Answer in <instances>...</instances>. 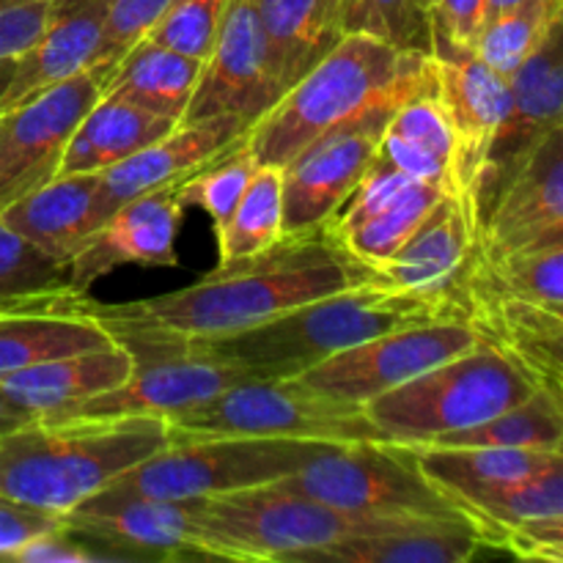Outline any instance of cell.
<instances>
[{
	"mask_svg": "<svg viewBox=\"0 0 563 563\" xmlns=\"http://www.w3.org/2000/svg\"><path fill=\"white\" fill-rule=\"evenodd\" d=\"M366 280L368 269L317 225L284 234L251 256L220 262L185 289L113 306L77 297L69 308L97 319L113 341H201L253 328Z\"/></svg>",
	"mask_w": 563,
	"mask_h": 563,
	"instance_id": "cell-1",
	"label": "cell"
},
{
	"mask_svg": "<svg viewBox=\"0 0 563 563\" xmlns=\"http://www.w3.org/2000/svg\"><path fill=\"white\" fill-rule=\"evenodd\" d=\"M434 319H465L451 295H421L366 284L278 313L253 328L201 341H152L192 346L245 366L256 377H297L317 363L374 335ZM467 322V319H465ZM124 344V341H121Z\"/></svg>",
	"mask_w": 563,
	"mask_h": 563,
	"instance_id": "cell-2",
	"label": "cell"
},
{
	"mask_svg": "<svg viewBox=\"0 0 563 563\" xmlns=\"http://www.w3.org/2000/svg\"><path fill=\"white\" fill-rule=\"evenodd\" d=\"M427 88H432V55L346 33L247 130L245 143L258 163L280 168L328 130L363 115L394 113Z\"/></svg>",
	"mask_w": 563,
	"mask_h": 563,
	"instance_id": "cell-3",
	"label": "cell"
},
{
	"mask_svg": "<svg viewBox=\"0 0 563 563\" xmlns=\"http://www.w3.org/2000/svg\"><path fill=\"white\" fill-rule=\"evenodd\" d=\"M168 443L157 416L36 418L0 434V498L60 517Z\"/></svg>",
	"mask_w": 563,
	"mask_h": 563,
	"instance_id": "cell-4",
	"label": "cell"
},
{
	"mask_svg": "<svg viewBox=\"0 0 563 563\" xmlns=\"http://www.w3.org/2000/svg\"><path fill=\"white\" fill-rule=\"evenodd\" d=\"M537 383L489 344H476L363 405L388 443L418 445L445 432L476 427L517 401Z\"/></svg>",
	"mask_w": 563,
	"mask_h": 563,
	"instance_id": "cell-5",
	"label": "cell"
},
{
	"mask_svg": "<svg viewBox=\"0 0 563 563\" xmlns=\"http://www.w3.org/2000/svg\"><path fill=\"white\" fill-rule=\"evenodd\" d=\"M198 515L207 559L275 563H311L313 555L341 539L405 522L346 515L278 484L198 498Z\"/></svg>",
	"mask_w": 563,
	"mask_h": 563,
	"instance_id": "cell-6",
	"label": "cell"
},
{
	"mask_svg": "<svg viewBox=\"0 0 563 563\" xmlns=\"http://www.w3.org/2000/svg\"><path fill=\"white\" fill-rule=\"evenodd\" d=\"M328 445L335 443L245 438V434L170 438L163 451L137 462L104 489L157 500L214 498V495L284 482L286 476L306 467L313 456L322 454Z\"/></svg>",
	"mask_w": 563,
	"mask_h": 563,
	"instance_id": "cell-7",
	"label": "cell"
},
{
	"mask_svg": "<svg viewBox=\"0 0 563 563\" xmlns=\"http://www.w3.org/2000/svg\"><path fill=\"white\" fill-rule=\"evenodd\" d=\"M289 493L357 517L388 520H456L471 522L443 489L429 482L410 445L344 443L328 445L306 467L275 482ZM473 526V522H471Z\"/></svg>",
	"mask_w": 563,
	"mask_h": 563,
	"instance_id": "cell-8",
	"label": "cell"
},
{
	"mask_svg": "<svg viewBox=\"0 0 563 563\" xmlns=\"http://www.w3.org/2000/svg\"><path fill=\"white\" fill-rule=\"evenodd\" d=\"M170 438H295L319 443L388 440L368 421L366 410L350 401L317 394L297 377H258L220 390L212 399L168 418Z\"/></svg>",
	"mask_w": 563,
	"mask_h": 563,
	"instance_id": "cell-9",
	"label": "cell"
},
{
	"mask_svg": "<svg viewBox=\"0 0 563 563\" xmlns=\"http://www.w3.org/2000/svg\"><path fill=\"white\" fill-rule=\"evenodd\" d=\"M476 344H482V339L471 322L434 319L374 335L297 374V379L317 394L363 407L374 396L473 350Z\"/></svg>",
	"mask_w": 563,
	"mask_h": 563,
	"instance_id": "cell-10",
	"label": "cell"
},
{
	"mask_svg": "<svg viewBox=\"0 0 563 563\" xmlns=\"http://www.w3.org/2000/svg\"><path fill=\"white\" fill-rule=\"evenodd\" d=\"M124 346L135 361L130 377L113 390H104L77 405L64 418L157 416L168 421L231 385L258 379L240 363L192 346L152 344V341H124Z\"/></svg>",
	"mask_w": 563,
	"mask_h": 563,
	"instance_id": "cell-11",
	"label": "cell"
},
{
	"mask_svg": "<svg viewBox=\"0 0 563 563\" xmlns=\"http://www.w3.org/2000/svg\"><path fill=\"white\" fill-rule=\"evenodd\" d=\"M432 82L451 135L445 192L456 196V201L476 220L473 201L478 179L495 135L509 113V77L489 69L476 53L432 47Z\"/></svg>",
	"mask_w": 563,
	"mask_h": 563,
	"instance_id": "cell-12",
	"label": "cell"
},
{
	"mask_svg": "<svg viewBox=\"0 0 563 563\" xmlns=\"http://www.w3.org/2000/svg\"><path fill=\"white\" fill-rule=\"evenodd\" d=\"M102 97V82L82 69L0 110V209L58 174L71 132Z\"/></svg>",
	"mask_w": 563,
	"mask_h": 563,
	"instance_id": "cell-13",
	"label": "cell"
},
{
	"mask_svg": "<svg viewBox=\"0 0 563 563\" xmlns=\"http://www.w3.org/2000/svg\"><path fill=\"white\" fill-rule=\"evenodd\" d=\"M60 520L82 542L99 544L115 561L207 559L198 498L157 500L99 489Z\"/></svg>",
	"mask_w": 563,
	"mask_h": 563,
	"instance_id": "cell-14",
	"label": "cell"
},
{
	"mask_svg": "<svg viewBox=\"0 0 563 563\" xmlns=\"http://www.w3.org/2000/svg\"><path fill=\"white\" fill-rule=\"evenodd\" d=\"M390 113H372L328 130L295 154L284 174V234L322 225L361 185L377 157Z\"/></svg>",
	"mask_w": 563,
	"mask_h": 563,
	"instance_id": "cell-15",
	"label": "cell"
},
{
	"mask_svg": "<svg viewBox=\"0 0 563 563\" xmlns=\"http://www.w3.org/2000/svg\"><path fill=\"white\" fill-rule=\"evenodd\" d=\"M280 99L264 47L262 22L253 0H229L218 42L203 60L201 77L181 121L236 115L256 124Z\"/></svg>",
	"mask_w": 563,
	"mask_h": 563,
	"instance_id": "cell-16",
	"label": "cell"
},
{
	"mask_svg": "<svg viewBox=\"0 0 563 563\" xmlns=\"http://www.w3.org/2000/svg\"><path fill=\"white\" fill-rule=\"evenodd\" d=\"M561 36L563 25L553 27L550 36L509 75V113H506L493 148H489L476 187V201H473L478 231H482L484 214L489 212L500 187L520 168V163L533 152V146L553 126L563 124Z\"/></svg>",
	"mask_w": 563,
	"mask_h": 563,
	"instance_id": "cell-17",
	"label": "cell"
},
{
	"mask_svg": "<svg viewBox=\"0 0 563 563\" xmlns=\"http://www.w3.org/2000/svg\"><path fill=\"white\" fill-rule=\"evenodd\" d=\"M251 124L236 115H212L201 121H179L170 132L130 154L121 163L99 170L97 192H93L91 223H99L119 212L124 203L163 187H176L212 163L218 154L234 146L247 135Z\"/></svg>",
	"mask_w": 563,
	"mask_h": 563,
	"instance_id": "cell-18",
	"label": "cell"
},
{
	"mask_svg": "<svg viewBox=\"0 0 563 563\" xmlns=\"http://www.w3.org/2000/svg\"><path fill=\"white\" fill-rule=\"evenodd\" d=\"M443 192V185L410 179L374 157L361 185L322 225L346 256L372 269L410 236Z\"/></svg>",
	"mask_w": 563,
	"mask_h": 563,
	"instance_id": "cell-19",
	"label": "cell"
},
{
	"mask_svg": "<svg viewBox=\"0 0 563 563\" xmlns=\"http://www.w3.org/2000/svg\"><path fill=\"white\" fill-rule=\"evenodd\" d=\"M181 218L185 207L176 201V187L152 190L124 203L71 253L66 264V286L71 295L86 297L99 278L126 264L179 267L176 240H179Z\"/></svg>",
	"mask_w": 563,
	"mask_h": 563,
	"instance_id": "cell-20",
	"label": "cell"
},
{
	"mask_svg": "<svg viewBox=\"0 0 563 563\" xmlns=\"http://www.w3.org/2000/svg\"><path fill=\"white\" fill-rule=\"evenodd\" d=\"M478 236L493 256L563 245V124L553 126L500 187Z\"/></svg>",
	"mask_w": 563,
	"mask_h": 563,
	"instance_id": "cell-21",
	"label": "cell"
},
{
	"mask_svg": "<svg viewBox=\"0 0 563 563\" xmlns=\"http://www.w3.org/2000/svg\"><path fill=\"white\" fill-rule=\"evenodd\" d=\"M476 242V220L456 196L443 192L410 236L385 262L368 269V280L396 291L451 295L462 308L460 275Z\"/></svg>",
	"mask_w": 563,
	"mask_h": 563,
	"instance_id": "cell-22",
	"label": "cell"
},
{
	"mask_svg": "<svg viewBox=\"0 0 563 563\" xmlns=\"http://www.w3.org/2000/svg\"><path fill=\"white\" fill-rule=\"evenodd\" d=\"M110 0H49L42 33L14 58L0 110L91 69L108 20Z\"/></svg>",
	"mask_w": 563,
	"mask_h": 563,
	"instance_id": "cell-23",
	"label": "cell"
},
{
	"mask_svg": "<svg viewBox=\"0 0 563 563\" xmlns=\"http://www.w3.org/2000/svg\"><path fill=\"white\" fill-rule=\"evenodd\" d=\"M135 368L130 350L119 341L99 350L75 352L33 363L0 377V394L33 418H64L91 396L113 390Z\"/></svg>",
	"mask_w": 563,
	"mask_h": 563,
	"instance_id": "cell-24",
	"label": "cell"
},
{
	"mask_svg": "<svg viewBox=\"0 0 563 563\" xmlns=\"http://www.w3.org/2000/svg\"><path fill=\"white\" fill-rule=\"evenodd\" d=\"M99 174H58L36 190L14 198L0 209V218L11 231L47 253L60 264H69L71 253L93 231L91 207Z\"/></svg>",
	"mask_w": 563,
	"mask_h": 563,
	"instance_id": "cell-25",
	"label": "cell"
},
{
	"mask_svg": "<svg viewBox=\"0 0 563 563\" xmlns=\"http://www.w3.org/2000/svg\"><path fill=\"white\" fill-rule=\"evenodd\" d=\"M280 97L346 36L341 0H253Z\"/></svg>",
	"mask_w": 563,
	"mask_h": 563,
	"instance_id": "cell-26",
	"label": "cell"
},
{
	"mask_svg": "<svg viewBox=\"0 0 563 563\" xmlns=\"http://www.w3.org/2000/svg\"><path fill=\"white\" fill-rule=\"evenodd\" d=\"M429 482L449 495L451 504L467 511L509 484L522 482L563 456V451L531 449H445V445H410ZM471 520V517H467Z\"/></svg>",
	"mask_w": 563,
	"mask_h": 563,
	"instance_id": "cell-27",
	"label": "cell"
},
{
	"mask_svg": "<svg viewBox=\"0 0 563 563\" xmlns=\"http://www.w3.org/2000/svg\"><path fill=\"white\" fill-rule=\"evenodd\" d=\"M476 528L456 520H405L330 544L311 563H465L482 550Z\"/></svg>",
	"mask_w": 563,
	"mask_h": 563,
	"instance_id": "cell-28",
	"label": "cell"
},
{
	"mask_svg": "<svg viewBox=\"0 0 563 563\" xmlns=\"http://www.w3.org/2000/svg\"><path fill=\"white\" fill-rule=\"evenodd\" d=\"M179 121L157 115L124 99L99 97L91 104L60 157L58 174H99L110 165L121 163L130 154L141 152L170 132ZM55 174V176H58Z\"/></svg>",
	"mask_w": 563,
	"mask_h": 563,
	"instance_id": "cell-29",
	"label": "cell"
},
{
	"mask_svg": "<svg viewBox=\"0 0 563 563\" xmlns=\"http://www.w3.org/2000/svg\"><path fill=\"white\" fill-rule=\"evenodd\" d=\"M201 69V58L181 55L143 36L110 71L102 86V97L124 99L143 110L181 121Z\"/></svg>",
	"mask_w": 563,
	"mask_h": 563,
	"instance_id": "cell-30",
	"label": "cell"
},
{
	"mask_svg": "<svg viewBox=\"0 0 563 563\" xmlns=\"http://www.w3.org/2000/svg\"><path fill=\"white\" fill-rule=\"evenodd\" d=\"M377 157L410 179L449 187L451 135L434 97V82L390 113L379 135Z\"/></svg>",
	"mask_w": 563,
	"mask_h": 563,
	"instance_id": "cell-31",
	"label": "cell"
},
{
	"mask_svg": "<svg viewBox=\"0 0 563 563\" xmlns=\"http://www.w3.org/2000/svg\"><path fill=\"white\" fill-rule=\"evenodd\" d=\"M113 344V335L80 311L0 313V377L33 363Z\"/></svg>",
	"mask_w": 563,
	"mask_h": 563,
	"instance_id": "cell-32",
	"label": "cell"
},
{
	"mask_svg": "<svg viewBox=\"0 0 563 563\" xmlns=\"http://www.w3.org/2000/svg\"><path fill=\"white\" fill-rule=\"evenodd\" d=\"M418 445H445V449H531L563 451V405L561 396L537 388L528 399L509 410L476 423V427L445 432Z\"/></svg>",
	"mask_w": 563,
	"mask_h": 563,
	"instance_id": "cell-33",
	"label": "cell"
},
{
	"mask_svg": "<svg viewBox=\"0 0 563 563\" xmlns=\"http://www.w3.org/2000/svg\"><path fill=\"white\" fill-rule=\"evenodd\" d=\"M478 539L487 548H500L511 531L533 522L563 520V456L522 482L498 489L467 511Z\"/></svg>",
	"mask_w": 563,
	"mask_h": 563,
	"instance_id": "cell-34",
	"label": "cell"
},
{
	"mask_svg": "<svg viewBox=\"0 0 563 563\" xmlns=\"http://www.w3.org/2000/svg\"><path fill=\"white\" fill-rule=\"evenodd\" d=\"M75 300L66 264L33 247L0 218V313L69 311Z\"/></svg>",
	"mask_w": 563,
	"mask_h": 563,
	"instance_id": "cell-35",
	"label": "cell"
},
{
	"mask_svg": "<svg viewBox=\"0 0 563 563\" xmlns=\"http://www.w3.org/2000/svg\"><path fill=\"white\" fill-rule=\"evenodd\" d=\"M214 234L220 262L251 256L284 236V174L278 165L258 163L234 212Z\"/></svg>",
	"mask_w": 563,
	"mask_h": 563,
	"instance_id": "cell-36",
	"label": "cell"
},
{
	"mask_svg": "<svg viewBox=\"0 0 563 563\" xmlns=\"http://www.w3.org/2000/svg\"><path fill=\"white\" fill-rule=\"evenodd\" d=\"M559 25H563V0H517L487 16L476 55L489 69L509 77Z\"/></svg>",
	"mask_w": 563,
	"mask_h": 563,
	"instance_id": "cell-37",
	"label": "cell"
},
{
	"mask_svg": "<svg viewBox=\"0 0 563 563\" xmlns=\"http://www.w3.org/2000/svg\"><path fill=\"white\" fill-rule=\"evenodd\" d=\"M245 141L247 135L231 148H225L223 154H218L201 170H196V174L176 185V201L185 209H201L203 214H209L214 229L223 225L225 218L234 212L236 201H240L247 181L258 168L256 154L247 148Z\"/></svg>",
	"mask_w": 563,
	"mask_h": 563,
	"instance_id": "cell-38",
	"label": "cell"
},
{
	"mask_svg": "<svg viewBox=\"0 0 563 563\" xmlns=\"http://www.w3.org/2000/svg\"><path fill=\"white\" fill-rule=\"evenodd\" d=\"M344 33H361L407 53L432 55L429 14L416 0H341Z\"/></svg>",
	"mask_w": 563,
	"mask_h": 563,
	"instance_id": "cell-39",
	"label": "cell"
},
{
	"mask_svg": "<svg viewBox=\"0 0 563 563\" xmlns=\"http://www.w3.org/2000/svg\"><path fill=\"white\" fill-rule=\"evenodd\" d=\"M229 0H168L163 14L146 31L154 44L207 60L218 42Z\"/></svg>",
	"mask_w": 563,
	"mask_h": 563,
	"instance_id": "cell-40",
	"label": "cell"
},
{
	"mask_svg": "<svg viewBox=\"0 0 563 563\" xmlns=\"http://www.w3.org/2000/svg\"><path fill=\"white\" fill-rule=\"evenodd\" d=\"M168 0H110L108 5V20H104L102 38H99L97 55H93L91 71L97 80H108L110 71L115 69L126 49L146 36L148 27L154 25Z\"/></svg>",
	"mask_w": 563,
	"mask_h": 563,
	"instance_id": "cell-41",
	"label": "cell"
},
{
	"mask_svg": "<svg viewBox=\"0 0 563 563\" xmlns=\"http://www.w3.org/2000/svg\"><path fill=\"white\" fill-rule=\"evenodd\" d=\"M484 22H487V0H434L429 11L432 47L476 53Z\"/></svg>",
	"mask_w": 563,
	"mask_h": 563,
	"instance_id": "cell-42",
	"label": "cell"
},
{
	"mask_svg": "<svg viewBox=\"0 0 563 563\" xmlns=\"http://www.w3.org/2000/svg\"><path fill=\"white\" fill-rule=\"evenodd\" d=\"M9 561L16 563H93V561H113L108 553H97L91 544L82 542L77 533L60 526L55 531H44L38 537L27 539L25 544L11 553Z\"/></svg>",
	"mask_w": 563,
	"mask_h": 563,
	"instance_id": "cell-43",
	"label": "cell"
},
{
	"mask_svg": "<svg viewBox=\"0 0 563 563\" xmlns=\"http://www.w3.org/2000/svg\"><path fill=\"white\" fill-rule=\"evenodd\" d=\"M60 526H64V520L58 515L27 509V506H16L0 498V561H9L11 553L27 539L44 531H55Z\"/></svg>",
	"mask_w": 563,
	"mask_h": 563,
	"instance_id": "cell-44",
	"label": "cell"
},
{
	"mask_svg": "<svg viewBox=\"0 0 563 563\" xmlns=\"http://www.w3.org/2000/svg\"><path fill=\"white\" fill-rule=\"evenodd\" d=\"M49 3H25L0 9V58H16L42 33Z\"/></svg>",
	"mask_w": 563,
	"mask_h": 563,
	"instance_id": "cell-45",
	"label": "cell"
},
{
	"mask_svg": "<svg viewBox=\"0 0 563 563\" xmlns=\"http://www.w3.org/2000/svg\"><path fill=\"white\" fill-rule=\"evenodd\" d=\"M27 421H36V418H33L31 412H25L22 407H16L14 401H9L3 394H0V434L11 432V429L22 427V423H27Z\"/></svg>",
	"mask_w": 563,
	"mask_h": 563,
	"instance_id": "cell-46",
	"label": "cell"
},
{
	"mask_svg": "<svg viewBox=\"0 0 563 563\" xmlns=\"http://www.w3.org/2000/svg\"><path fill=\"white\" fill-rule=\"evenodd\" d=\"M11 71H14V58H0V102H3V93L9 88Z\"/></svg>",
	"mask_w": 563,
	"mask_h": 563,
	"instance_id": "cell-47",
	"label": "cell"
},
{
	"mask_svg": "<svg viewBox=\"0 0 563 563\" xmlns=\"http://www.w3.org/2000/svg\"><path fill=\"white\" fill-rule=\"evenodd\" d=\"M517 0H487V16L498 14V11L509 9V5H515Z\"/></svg>",
	"mask_w": 563,
	"mask_h": 563,
	"instance_id": "cell-48",
	"label": "cell"
},
{
	"mask_svg": "<svg viewBox=\"0 0 563 563\" xmlns=\"http://www.w3.org/2000/svg\"><path fill=\"white\" fill-rule=\"evenodd\" d=\"M25 3H49V0H0V9H9V5H25Z\"/></svg>",
	"mask_w": 563,
	"mask_h": 563,
	"instance_id": "cell-49",
	"label": "cell"
},
{
	"mask_svg": "<svg viewBox=\"0 0 563 563\" xmlns=\"http://www.w3.org/2000/svg\"><path fill=\"white\" fill-rule=\"evenodd\" d=\"M416 3L421 5V9L427 11V14H429V11H432V5H434V0H416Z\"/></svg>",
	"mask_w": 563,
	"mask_h": 563,
	"instance_id": "cell-50",
	"label": "cell"
}]
</instances>
